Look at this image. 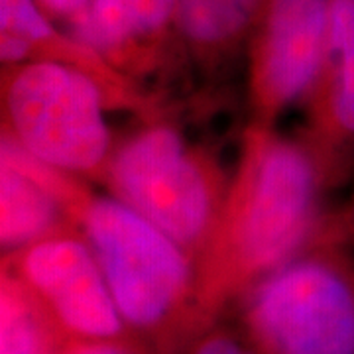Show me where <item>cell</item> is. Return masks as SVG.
<instances>
[{"label": "cell", "mask_w": 354, "mask_h": 354, "mask_svg": "<svg viewBox=\"0 0 354 354\" xmlns=\"http://www.w3.org/2000/svg\"><path fill=\"white\" fill-rule=\"evenodd\" d=\"M321 165L293 140L254 122L215 232L197 260L199 299L213 323L258 279L341 230L319 228Z\"/></svg>", "instance_id": "obj_1"}, {"label": "cell", "mask_w": 354, "mask_h": 354, "mask_svg": "<svg viewBox=\"0 0 354 354\" xmlns=\"http://www.w3.org/2000/svg\"><path fill=\"white\" fill-rule=\"evenodd\" d=\"M73 223L97 256L120 315L153 354H179L211 321L197 266L164 230L114 195L81 191Z\"/></svg>", "instance_id": "obj_2"}, {"label": "cell", "mask_w": 354, "mask_h": 354, "mask_svg": "<svg viewBox=\"0 0 354 354\" xmlns=\"http://www.w3.org/2000/svg\"><path fill=\"white\" fill-rule=\"evenodd\" d=\"M341 244L319 242L232 304L256 354H354V260Z\"/></svg>", "instance_id": "obj_3"}, {"label": "cell", "mask_w": 354, "mask_h": 354, "mask_svg": "<svg viewBox=\"0 0 354 354\" xmlns=\"http://www.w3.org/2000/svg\"><path fill=\"white\" fill-rule=\"evenodd\" d=\"M101 77L55 59L4 67V134L69 176L102 174L114 153Z\"/></svg>", "instance_id": "obj_4"}, {"label": "cell", "mask_w": 354, "mask_h": 354, "mask_svg": "<svg viewBox=\"0 0 354 354\" xmlns=\"http://www.w3.org/2000/svg\"><path fill=\"white\" fill-rule=\"evenodd\" d=\"M102 177L114 197L183 246L197 266L230 183L207 153L177 128L150 124L114 148Z\"/></svg>", "instance_id": "obj_5"}, {"label": "cell", "mask_w": 354, "mask_h": 354, "mask_svg": "<svg viewBox=\"0 0 354 354\" xmlns=\"http://www.w3.org/2000/svg\"><path fill=\"white\" fill-rule=\"evenodd\" d=\"M2 266L32 290L67 339H138L120 315L101 264L77 228L6 254Z\"/></svg>", "instance_id": "obj_6"}, {"label": "cell", "mask_w": 354, "mask_h": 354, "mask_svg": "<svg viewBox=\"0 0 354 354\" xmlns=\"http://www.w3.org/2000/svg\"><path fill=\"white\" fill-rule=\"evenodd\" d=\"M333 0H264L250 34V102L256 122L315 93L323 75Z\"/></svg>", "instance_id": "obj_7"}, {"label": "cell", "mask_w": 354, "mask_h": 354, "mask_svg": "<svg viewBox=\"0 0 354 354\" xmlns=\"http://www.w3.org/2000/svg\"><path fill=\"white\" fill-rule=\"evenodd\" d=\"M81 183L39 162L2 132L0 244L2 254L22 250L53 234L75 230L69 207Z\"/></svg>", "instance_id": "obj_8"}, {"label": "cell", "mask_w": 354, "mask_h": 354, "mask_svg": "<svg viewBox=\"0 0 354 354\" xmlns=\"http://www.w3.org/2000/svg\"><path fill=\"white\" fill-rule=\"evenodd\" d=\"M179 0H91L67 32L122 73L152 64L177 36Z\"/></svg>", "instance_id": "obj_9"}, {"label": "cell", "mask_w": 354, "mask_h": 354, "mask_svg": "<svg viewBox=\"0 0 354 354\" xmlns=\"http://www.w3.org/2000/svg\"><path fill=\"white\" fill-rule=\"evenodd\" d=\"M34 59L79 65L101 77L118 95L127 91L122 75L69 32L62 34L38 0H0V62L12 67Z\"/></svg>", "instance_id": "obj_10"}, {"label": "cell", "mask_w": 354, "mask_h": 354, "mask_svg": "<svg viewBox=\"0 0 354 354\" xmlns=\"http://www.w3.org/2000/svg\"><path fill=\"white\" fill-rule=\"evenodd\" d=\"M313 95L325 134L354 144V0L330 2L329 51Z\"/></svg>", "instance_id": "obj_11"}, {"label": "cell", "mask_w": 354, "mask_h": 354, "mask_svg": "<svg viewBox=\"0 0 354 354\" xmlns=\"http://www.w3.org/2000/svg\"><path fill=\"white\" fill-rule=\"evenodd\" d=\"M264 0H179L177 34L201 62L213 64L250 38Z\"/></svg>", "instance_id": "obj_12"}, {"label": "cell", "mask_w": 354, "mask_h": 354, "mask_svg": "<svg viewBox=\"0 0 354 354\" xmlns=\"http://www.w3.org/2000/svg\"><path fill=\"white\" fill-rule=\"evenodd\" d=\"M65 341V333L32 290L2 266L0 354H51Z\"/></svg>", "instance_id": "obj_13"}, {"label": "cell", "mask_w": 354, "mask_h": 354, "mask_svg": "<svg viewBox=\"0 0 354 354\" xmlns=\"http://www.w3.org/2000/svg\"><path fill=\"white\" fill-rule=\"evenodd\" d=\"M179 354H256L246 335L225 315L199 330Z\"/></svg>", "instance_id": "obj_14"}, {"label": "cell", "mask_w": 354, "mask_h": 354, "mask_svg": "<svg viewBox=\"0 0 354 354\" xmlns=\"http://www.w3.org/2000/svg\"><path fill=\"white\" fill-rule=\"evenodd\" d=\"M51 354H153L152 348L140 339L128 341H67Z\"/></svg>", "instance_id": "obj_15"}, {"label": "cell", "mask_w": 354, "mask_h": 354, "mask_svg": "<svg viewBox=\"0 0 354 354\" xmlns=\"http://www.w3.org/2000/svg\"><path fill=\"white\" fill-rule=\"evenodd\" d=\"M41 8L50 14L53 20H64L65 24L81 12L91 0H38Z\"/></svg>", "instance_id": "obj_16"}, {"label": "cell", "mask_w": 354, "mask_h": 354, "mask_svg": "<svg viewBox=\"0 0 354 354\" xmlns=\"http://www.w3.org/2000/svg\"><path fill=\"white\" fill-rule=\"evenodd\" d=\"M353 213H354V207H353Z\"/></svg>", "instance_id": "obj_17"}]
</instances>
